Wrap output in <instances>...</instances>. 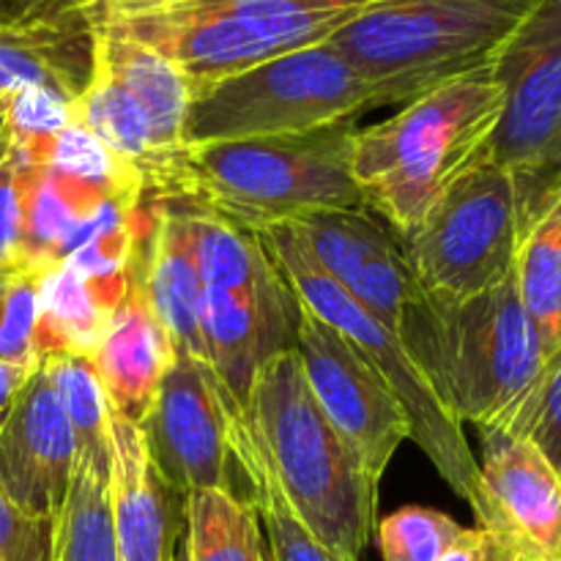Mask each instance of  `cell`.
<instances>
[{
    "label": "cell",
    "instance_id": "obj_1",
    "mask_svg": "<svg viewBox=\"0 0 561 561\" xmlns=\"http://www.w3.org/2000/svg\"><path fill=\"white\" fill-rule=\"evenodd\" d=\"M502 104V85L491 69H482L354 131L351 170L367 211L398 239L409 236L444 192L485 157Z\"/></svg>",
    "mask_w": 561,
    "mask_h": 561
},
{
    "label": "cell",
    "instance_id": "obj_2",
    "mask_svg": "<svg viewBox=\"0 0 561 561\" xmlns=\"http://www.w3.org/2000/svg\"><path fill=\"white\" fill-rule=\"evenodd\" d=\"M351 124L305 135L186 146L164 201H190L247 233L321 211L365 208Z\"/></svg>",
    "mask_w": 561,
    "mask_h": 561
},
{
    "label": "cell",
    "instance_id": "obj_3",
    "mask_svg": "<svg viewBox=\"0 0 561 561\" xmlns=\"http://www.w3.org/2000/svg\"><path fill=\"white\" fill-rule=\"evenodd\" d=\"M378 0H93L99 27L164 55L192 91L329 42Z\"/></svg>",
    "mask_w": 561,
    "mask_h": 561
},
{
    "label": "cell",
    "instance_id": "obj_4",
    "mask_svg": "<svg viewBox=\"0 0 561 561\" xmlns=\"http://www.w3.org/2000/svg\"><path fill=\"white\" fill-rule=\"evenodd\" d=\"M247 411L296 513L332 551L359 561L378 524V482L316 403L296 348L257 367Z\"/></svg>",
    "mask_w": 561,
    "mask_h": 561
},
{
    "label": "cell",
    "instance_id": "obj_5",
    "mask_svg": "<svg viewBox=\"0 0 561 561\" xmlns=\"http://www.w3.org/2000/svg\"><path fill=\"white\" fill-rule=\"evenodd\" d=\"M531 0H378L329 44L370 85L376 107L409 104L491 69Z\"/></svg>",
    "mask_w": 561,
    "mask_h": 561
},
{
    "label": "cell",
    "instance_id": "obj_6",
    "mask_svg": "<svg viewBox=\"0 0 561 561\" xmlns=\"http://www.w3.org/2000/svg\"><path fill=\"white\" fill-rule=\"evenodd\" d=\"M557 179H531L482 157L466 170L400 247L433 307H449L504 283Z\"/></svg>",
    "mask_w": 561,
    "mask_h": 561
},
{
    "label": "cell",
    "instance_id": "obj_7",
    "mask_svg": "<svg viewBox=\"0 0 561 561\" xmlns=\"http://www.w3.org/2000/svg\"><path fill=\"white\" fill-rule=\"evenodd\" d=\"M274 268L288 285L296 305L343 334L383 378L403 403L411 422V442L427 455L442 480L474 510L480 496V460L463 436V422L449 409L447 398L411 356L403 340L356 305L327 272L307 241L290 222L257 230Z\"/></svg>",
    "mask_w": 561,
    "mask_h": 561
},
{
    "label": "cell",
    "instance_id": "obj_8",
    "mask_svg": "<svg viewBox=\"0 0 561 561\" xmlns=\"http://www.w3.org/2000/svg\"><path fill=\"white\" fill-rule=\"evenodd\" d=\"M376 107L359 71L329 42L277 55L192 91L186 146L305 135Z\"/></svg>",
    "mask_w": 561,
    "mask_h": 561
},
{
    "label": "cell",
    "instance_id": "obj_9",
    "mask_svg": "<svg viewBox=\"0 0 561 561\" xmlns=\"http://www.w3.org/2000/svg\"><path fill=\"white\" fill-rule=\"evenodd\" d=\"M442 389L460 422L480 431L513 414L540 378L548 356L520 301L515 272L504 283L436 307Z\"/></svg>",
    "mask_w": 561,
    "mask_h": 561
},
{
    "label": "cell",
    "instance_id": "obj_10",
    "mask_svg": "<svg viewBox=\"0 0 561 561\" xmlns=\"http://www.w3.org/2000/svg\"><path fill=\"white\" fill-rule=\"evenodd\" d=\"M290 225L307 241L323 272L356 305L392 329L442 389L438 312L416 285L398 236L367 208L321 211Z\"/></svg>",
    "mask_w": 561,
    "mask_h": 561
},
{
    "label": "cell",
    "instance_id": "obj_11",
    "mask_svg": "<svg viewBox=\"0 0 561 561\" xmlns=\"http://www.w3.org/2000/svg\"><path fill=\"white\" fill-rule=\"evenodd\" d=\"M491 71L504 104L485 153L518 175L561 181V0H531Z\"/></svg>",
    "mask_w": 561,
    "mask_h": 561
},
{
    "label": "cell",
    "instance_id": "obj_12",
    "mask_svg": "<svg viewBox=\"0 0 561 561\" xmlns=\"http://www.w3.org/2000/svg\"><path fill=\"white\" fill-rule=\"evenodd\" d=\"M294 348L316 403L381 485L383 471L411 438L409 414L394 389L343 334L301 305Z\"/></svg>",
    "mask_w": 561,
    "mask_h": 561
},
{
    "label": "cell",
    "instance_id": "obj_13",
    "mask_svg": "<svg viewBox=\"0 0 561 561\" xmlns=\"http://www.w3.org/2000/svg\"><path fill=\"white\" fill-rule=\"evenodd\" d=\"M137 427L157 474L181 499L211 488L233 491L222 383L208 365L175 351L173 365Z\"/></svg>",
    "mask_w": 561,
    "mask_h": 561
},
{
    "label": "cell",
    "instance_id": "obj_14",
    "mask_svg": "<svg viewBox=\"0 0 561 561\" xmlns=\"http://www.w3.org/2000/svg\"><path fill=\"white\" fill-rule=\"evenodd\" d=\"M480 433V526L520 561H561V474L529 438Z\"/></svg>",
    "mask_w": 561,
    "mask_h": 561
},
{
    "label": "cell",
    "instance_id": "obj_15",
    "mask_svg": "<svg viewBox=\"0 0 561 561\" xmlns=\"http://www.w3.org/2000/svg\"><path fill=\"white\" fill-rule=\"evenodd\" d=\"M75 466V433L42 362L0 422V491L25 513L58 518Z\"/></svg>",
    "mask_w": 561,
    "mask_h": 561
},
{
    "label": "cell",
    "instance_id": "obj_16",
    "mask_svg": "<svg viewBox=\"0 0 561 561\" xmlns=\"http://www.w3.org/2000/svg\"><path fill=\"white\" fill-rule=\"evenodd\" d=\"M99 31L88 3H47L0 27V96L49 88L80 104L96 75Z\"/></svg>",
    "mask_w": 561,
    "mask_h": 561
},
{
    "label": "cell",
    "instance_id": "obj_17",
    "mask_svg": "<svg viewBox=\"0 0 561 561\" xmlns=\"http://www.w3.org/2000/svg\"><path fill=\"white\" fill-rule=\"evenodd\" d=\"M110 499L118 561H170L184 531L179 493L164 485L135 422L110 409Z\"/></svg>",
    "mask_w": 561,
    "mask_h": 561
},
{
    "label": "cell",
    "instance_id": "obj_18",
    "mask_svg": "<svg viewBox=\"0 0 561 561\" xmlns=\"http://www.w3.org/2000/svg\"><path fill=\"white\" fill-rule=\"evenodd\" d=\"M173 340L153 316L135 268L129 294L115 307L107 332L91 356L110 409L140 425L157 398L164 373L173 365Z\"/></svg>",
    "mask_w": 561,
    "mask_h": 561
},
{
    "label": "cell",
    "instance_id": "obj_19",
    "mask_svg": "<svg viewBox=\"0 0 561 561\" xmlns=\"http://www.w3.org/2000/svg\"><path fill=\"white\" fill-rule=\"evenodd\" d=\"M137 283L175 351L208 365L201 332L203 283L186 239L184 208L153 201L151 228L137 257Z\"/></svg>",
    "mask_w": 561,
    "mask_h": 561
},
{
    "label": "cell",
    "instance_id": "obj_20",
    "mask_svg": "<svg viewBox=\"0 0 561 561\" xmlns=\"http://www.w3.org/2000/svg\"><path fill=\"white\" fill-rule=\"evenodd\" d=\"M96 58L115 80L124 85L131 102L142 113L153 148L164 164V179L157 201H164L173 184L175 168L186 151V115H190L192 88L186 77L164 55L129 36L99 27Z\"/></svg>",
    "mask_w": 561,
    "mask_h": 561
},
{
    "label": "cell",
    "instance_id": "obj_21",
    "mask_svg": "<svg viewBox=\"0 0 561 561\" xmlns=\"http://www.w3.org/2000/svg\"><path fill=\"white\" fill-rule=\"evenodd\" d=\"M294 307H274L239 290L206 288L201 299V332L208 365L225 389L247 405L252 381L263 362L283 348Z\"/></svg>",
    "mask_w": 561,
    "mask_h": 561
},
{
    "label": "cell",
    "instance_id": "obj_22",
    "mask_svg": "<svg viewBox=\"0 0 561 561\" xmlns=\"http://www.w3.org/2000/svg\"><path fill=\"white\" fill-rule=\"evenodd\" d=\"M225 427H228L230 458L247 477L252 493V507L261 520L263 537H266L268 559L272 561H351L340 557L327 546L310 526L305 524L294 504L285 496L277 474H274L268 455L263 449L252 416L247 405H241L228 389L222 387Z\"/></svg>",
    "mask_w": 561,
    "mask_h": 561
},
{
    "label": "cell",
    "instance_id": "obj_23",
    "mask_svg": "<svg viewBox=\"0 0 561 561\" xmlns=\"http://www.w3.org/2000/svg\"><path fill=\"white\" fill-rule=\"evenodd\" d=\"M184 222L192 257L206 288L239 290L274 307L296 305L255 233H247L203 208H184Z\"/></svg>",
    "mask_w": 561,
    "mask_h": 561
},
{
    "label": "cell",
    "instance_id": "obj_24",
    "mask_svg": "<svg viewBox=\"0 0 561 561\" xmlns=\"http://www.w3.org/2000/svg\"><path fill=\"white\" fill-rule=\"evenodd\" d=\"M113 197L126 195H115L104 186L31 162L25 190V266L22 268L49 272L58 266L71 236Z\"/></svg>",
    "mask_w": 561,
    "mask_h": 561
},
{
    "label": "cell",
    "instance_id": "obj_25",
    "mask_svg": "<svg viewBox=\"0 0 561 561\" xmlns=\"http://www.w3.org/2000/svg\"><path fill=\"white\" fill-rule=\"evenodd\" d=\"M121 301L82 277L69 263L44 272L42 316H38V359L49 356H88L102 343L115 307Z\"/></svg>",
    "mask_w": 561,
    "mask_h": 561
},
{
    "label": "cell",
    "instance_id": "obj_26",
    "mask_svg": "<svg viewBox=\"0 0 561 561\" xmlns=\"http://www.w3.org/2000/svg\"><path fill=\"white\" fill-rule=\"evenodd\" d=\"M515 285L551 359L561 348V186L526 230Z\"/></svg>",
    "mask_w": 561,
    "mask_h": 561
},
{
    "label": "cell",
    "instance_id": "obj_27",
    "mask_svg": "<svg viewBox=\"0 0 561 561\" xmlns=\"http://www.w3.org/2000/svg\"><path fill=\"white\" fill-rule=\"evenodd\" d=\"M184 542L190 561H272L255 507L228 488L184 499Z\"/></svg>",
    "mask_w": 561,
    "mask_h": 561
},
{
    "label": "cell",
    "instance_id": "obj_28",
    "mask_svg": "<svg viewBox=\"0 0 561 561\" xmlns=\"http://www.w3.org/2000/svg\"><path fill=\"white\" fill-rule=\"evenodd\" d=\"M77 121L85 126L91 135H96L110 151L118 153L129 164H135L146 179L148 197L159 195V186L164 179V164L153 148L151 135L142 113L131 102L129 93L124 91L118 80L99 64L85 96L77 104Z\"/></svg>",
    "mask_w": 561,
    "mask_h": 561
},
{
    "label": "cell",
    "instance_id": "obj_29",
    "mask_svg": "<svg viewBox=\"0 0 561 561\" xmlns=\"http://www.w3.org/2000/svg\"><path fill=\"white\" fill-rule=\"evenodd\" d=\"M53 561H118L110 466L77 458L69 493L55 518Z\"/></svg>",
    "mask_w": 561,
    "mask_h": 561
},
{
    "label": "cell",
    "instance_id": "obj_30",
    "mask_svg": "<svg viewBox=\"0 0 561 561\" xmlns=\"http://www.w3.org/2000/svg\"><path fill=\"white\" fill-rule=\"evenodd\" d=\"M53 376L64 414L75 433L77 458H88L99 466H110L113 444H110V403L99 383L88 356H49L44 359Z\"/></svg>",
    "mask_w": 561,
    "mask_h": 561
},
{
    "label": "cell",
    "instance_id": "obj_31",
    "mask_svg": "<svg viewBox=\"0 0 561 561\" xmlns=\"http://www.w3.org/2000/svg\"><path fill=\"white\" fill-rule=\"evenodd\" d=\"M20 153L27 162L58 170V173L88 181V184L104 186V190L115 192V195L148 201L146 179H142L140 170L126 162V159H121L115 151H110L80 121L60 131V135H55L44 146H38L36 151Z\"/></svg>",
    "mask_w": 561,
    "mask_h": 561
},
{
    "label": "cell",
    "instance_id": "obj_32",
    "mask_svg": "<svg viewBox=\"0 0 561 561\" xmlns=\"http://www.w3.org/2000/svg\"><path fill=\"white\" fill-rule=\"evenodd\" d=\"M463 526L433 507H403L378 524V551L383 561H438Z\"/></svg>",
    "mask_w": 561,
    "mask_h": 561
},
{
    "label": "cell",
    "instance_id": "obj_33",
    "mask_svg": "<svg viewBox=\"0 0 561 561\" xmlns=\"http://www.w3.org/2000/svg\"><path fill=\"white\" fill-rule=\"evenodd\" d=\"M44 272L20 268L5 274L0 290V362L38 367V316H42Z\"/></svg>",
    "mask_w": 561,
    "mask_h": 561
},
{
    "label": "cell",
    "instance_id": "obj_34",
    "mask_svg": "<svg viewBox=\"0 0 561 561\" xmlns=\"http://www.w3.org/2000/svg\"><path fill=\"white\" fill-rule=\"evenodd\" d=\"M496 427L529 438L561 474V348L546 362L529 394Z\"/></svg>",
    "mask_w": 561,
    "mask_h": 561
},
{
    "label": "cell",
    "instance_id": "obj_35",
    "mask_svg": "<svg viewBox=\"0 0 561 561\" xmlns=\"http://www.w3.org/2000/svg\"><path fill=\"white\" fill-rule=\"evenodd\" d=\"M3 99L11 146L16 151H36L38 146L77 124V102L49 88H22Z\"/></svg>",
    "mask_w": 561,
    "mask_h": 561
},
{
    "label": "cell",
    "instance_id": "obj_36",
    "mask_svg": "<svg viewBox=\"0 0 561 561\" xmlns=\"http://www.w3.org/2000/svg\"><path fill=\"white\" fill-rule=\"evenodd\" d=\"M31 162L11 146L0 162V277L25 266V190Z\"/></svg>",
    "mask_w": 561,
    "mask_h": 561
},
{
    "label": "cell",
    "instance_id": "obj_37",
    "mask_svg": "<svg viewBox=\"0 0 561 561\" xmlns=\"http://www.w3.org/2000/svg\"><path fill=\"white\" fill-rule=\"evenodd\" d=\"M55 518L31 515L0 491V561H53Z\"/></svg>",
    "mask_w": 561,
    "mask_h": 561
},
{
    "label": "cell",
    "instance_id": "obj_38",
    "mask_svg": "<svg viewBox=\"0 0 561 561\" xmlns=\"http://www.w3.org/2000/svg\"><path fill=\"white\" fill-rule=\"evenodd\" d=\"M513 553L491 535L482 526L477 529H463V535L455 540V546L449 548L438 561H510Z\"/></svg>",
    "mask_w": 561,
    "mask_h": 561
},
{
    "label": "cell",
    "instance_id": "obj_39",
    "mask_svg": "<svg viewBox=\"0 0 561 561\" xmlns=\"http://www.w3.org/2000/svg\"><path fill=\"white\" fill-rule=\"evenodd\" d=\"M33 370H36V367L0 362V422H3L5 411L11 409V403H14V398L20 394V389L25 387V381L31 378Z\"/></svg>",
    "mask_w": 561,
    "mask_h": 561
},
{
    "label": "cell",
    "instance_id": "obj_40",
    "mask_svg": "<svg viewBox=\"0 0 561 561\" xmlns=\"http://www.w3.org/2000/svg\"><path fill=\"white\" fill-rule=\"evenodd\" d=\"M36 9H42V5H33L31 9V5H20V3H11V0H0V27H5L9 22L20 20V16L31 14V11H36Z\"/></svg>",
    "mask_w": 561,
    "mask_h": 561
},
{
    "label": "cell",
    "instance_id": "obj_41",
    "mask_svg": "<svg viewBox=\"0 0 561 561\" xmlns=\"http://www.w3.org/2000/svg\"><path fill=\"white\" fill-rule=\"evenodd\" d=\"M11 151V135H9V121H5V99L0 96V162L9 157Z\"/></svg>",
    "mask_w": 561,
    "mask_h": 561
},
{
    "label": "cell",
    "instance_id": "obj_42",
    "mask_svg": "<svg viewBox=\"0 0 561 561\" xmlns=\"http://www.w3.org/2000/svg\"><path fill=\"white\" fill-rule=\"evenodd\" d=\"M11 3H20V5H44V3H58V0H11ZM66 3H91V0H66Z\"/></svg>",
    "mask_w": 561,
    "mask_h": 561
},
{
    "label": "cell",
    "instance_id": "obj_43",
    "mask_svg": "<svg viewBox=\"0 0 561 561\" xmlns=\"http://www.w3.org/2000/svg\"><path fill=\"white\" fill-rule=\"evenodd\" d=\"M170 561H190V557H186V542H184V531H181L179 542H175L173 559H170Z\"/></svg>",
    "mask_w": 561,
    "mask_h": 561
},
{
    "label": "cell",
    "instance_id": "obj_44",
    "mask_svg": "<svg viewBox=\"0 0 561 561\" xmlns=\"http://www.w3.org/2000/svg\"><path fill=\"white\" fill-rule=\"evenodd\" d=\"M3 279H5V277H0V290H3Z\"/></svg>",
    "mask_w": 561,
    "mask_h": 561
},
{
    "label": "cell",
    "instance_id": "obj_45",
    "mask_svg": "<svg viewBox=\"0 0 561 561\" xmlns=\"http://www.w3.org/2000/svg\"><path fill=\"white\" fill-rule=\"evenodd\" d=\"M510 561H520V559H518V557H513V559H510Z\"/></svg>",
    "mask_w": 561,
    "mask_h": 561
}]
</instances>
